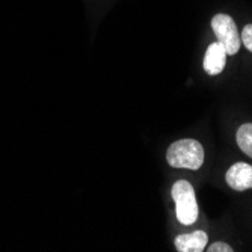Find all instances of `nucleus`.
<instances>
[{
    "label": "nucleus",
    "instance_id": "obj_5",
    "mask_svg": "<svg viewBox=\"0 0 252 252\" xmlns=\"http://www.w3.org/2000/svg\"><path fill=\"white\" fill-rule=\"evenodd\" d=\"M226 50L220 42H213L209 45L204 56V70L209 76H218L223 71L226 63Z\"/></svg>",
    "mask_w": 252,
    "mask_h": 252
},
{
    "label": "nucleus",
    "instance_id": "obj_2",
    "mask_svg": "<svg viewBox=\"0 0 252 252\" xmlns=\"http://www.w3.org/2000/svg\"><path fill=\"white\" fill-rule=\"evenodd\" d=\"M172 199L177 207V219L183 225H192L198 219V204L193 186L188 180H178L172 186Z\"/></svg>",
    "mask_w": 252,
    "mask_h": 252
},
{
    "label": "nucleus",
    "instance_id": "obj_1",
    "mask_svg": "<svg viewBox=\"0 0 252 252\" xmlns=\"http://www.w3.org/2000/svg\"><path fill=\"white\" fill-rule=\"evenodd\" d=\"M166 160L172 168H186L196 171L202 166L204 162V148L195 139H181L168 148Z\"/></svg>",
    "mask_w": 252,
    "mask_h": 252
},
{
    "label": "nucleus",
    "instance_id": "obj_9",
    "mask_svg": "<svg viewBox=\"0 0 252 252\" xmlns=\"http://www.w3.org/2000/svg\"><path fill=\"white\" fill-rule=\"evenodd\" d=\"M209 252H233V248L228 245V243H223V242H216L213 243L209 249Z\"/></svg>",
    "mask_w": 252,
    "mask_h": 252
},
{
    "label": "nucleus",
    "instance_id": "obj_4",
    "mask_svg": "<svg viewBox=\"0 0 252 252\" xmlns=\"http://www.w3.org/2000/svg\"><path fill=\"white\" fill-rule=\"evenodd\" d=\"M226 185L234 190H248L252 189V166L239 162L234 163L226 171Z\"/></svg>",
    "mask_w": 252,
    "mask_h": 252
},
{
    "label": "nucleus",
    "instance_id": "obj_8",
    "mask_svg": "<svg viewBox=\"0 0 252 252\" xmlns=\"http://www.w3.org/2000/svg\"><path fill=\"white\" fill-rule=\"evenodd\" d=\"M242 42H243V45L245 47L249 50V52H252V25H246L245 28H243V31H242Z\"/></svg>",
    "mask_w": 252,
    "mask_h": 252
},
{
    "label": "nucleus",
    "instance_id": "obj_6",
    "mask_svg": "<svg viewBox=\"0 0 252 252\" xmlns=\"http://www.w3.org/2000/svg\"><path fill=\"white\" fill-rule=\"evenodd\" d=\"M209 236L201 230L189 233V234H181L175 237L174 245L178 252H202L207 245Z\"/></svg>",
    "mask_w": 252,
    "mask_h": 252
},
{
    "label": "nucleus",
    "instance_id": "obj_3",
    "mask_svg": "<svg viewBox=\"0 0 252 252\" xmlns=\"http://www.w3.org/2000/svg\"><path fill=\"white\" fill-rule=\"evenodd\" d=\"M212 29L218 38V42L223 45L228 55H236L240 49V33L234 20L226 14H216L212 18Z\"/></svg>",
    "mask_w": 252,
    "mask_h": 252
},
{
    "label": "nucleus",
    "instance_id": "obj_7",
    "mask_svg": "<svg viewBox=\"0 0 252 252\" xmlns=\"http://www.w3.org/2000/svg\"><path fill=\"white\" fill-rule=\"evenodd\" d=\"M237 145L239 148L252 158V124H243L237 130Z\"/></svg>",
    "mask_w": 252,
    "mask_h": 252
}]
</instances>
